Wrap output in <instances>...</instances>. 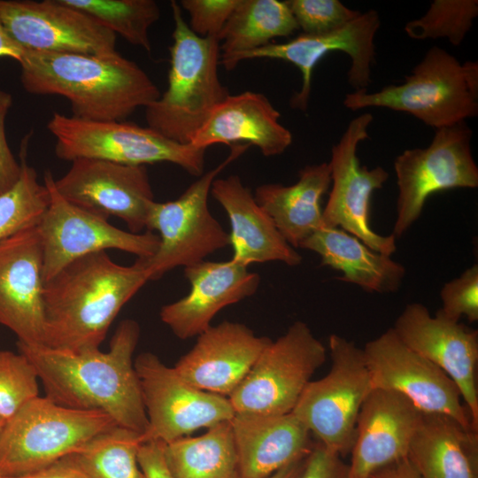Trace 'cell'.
Returning <instances> with one entry per match:
<instances>
[{"mask_svg":"<svg viewBox=\"0 0 478 478\" xmlns=\"http://www.w3.org/2000/svg\"><path fill=\"white\" fill-rule=\"evenodd\" d=\"M140 326L131 319L117 327L107 351H72L18 343L36 369L45 397L65 407L98 410L115 423L143 435L148 419L133 355Z\"/></svg>","mask_w":478,"mask_h":478,"instance_id":"6da1fadb","label":"cell"},{"mask_svg":"<svg viewBox=\"0 0 478 478\" xmlns=\"http://www.w3.org/2000/svg\"><path fill=\"white\" fill-rule=\"evenodd\" d=\"M472 135L466 121L436 129L428 147L405 150L395 158L398 197L392 235L396 239L420 218L432 194L478 187V167L471 150Z\"/></svg>","mask_w":478,"mask_h":478,"instance_id":"8fae6325","label":"cell"},{"mask_svg":"<svg viewBox=\"0 0 478 478\" xmlns=\"http://www.w3.org/2000/svg\"><path fill=\"white\" fill-rule=\"evenodd\" d=\"M343 104L351 111L382 107L407 112L436 129L450 127L478 115V62L461 63L433 46L402 84L374 93L355 90Z\"/></svg>","mask_w":478,"mask_h":478,"instance_id":"5b68a950","label":"cell"},{"mask_svg":"<svg viewBox=\"0 0 478 478\" xmlns=\"http://www.w3.org/2000/svg\"><path fill=\"white\" fill-rule=\"evenodd\" d=\"M4 424H5V421L3 420L2 419H0V433H1V431H2V429H3V428H4Z\"/></svg>","mask_w":478,"mask_h":478,"instance_id":"7dc6e473","label":"cell"},{"mask_svg":"<svg viewBox=\"0 0 478 478\" xmlns=\"http://www.w3.org/2000/svg\"><path fill=\"white\" fill-rule=\"evenodd\" d=\"M367 478H419L407 458L387 465L372 473Z\"/></svg>","mask_w":478,"mask_h":478,"instance_id":"ee69618b","label":"cell"},{"mask_svg":"<svg viewBox=\"0 0 478 478\" xmlns=\"http://www.w3.org/2000/svg\"><path fill=\"white\" fill-rule=\"evenodd\" d=\"M173 20L167 88L146 106L148 127L165 137L189 144L212 111L229 96L219 77L220 46L217 37L191 31L182 9L171 1Z\"/></svg>","mask_w":478,"mask_h":478,"instance_id":"277c9868","label":"cell"},{"mask_svg":"<svg viewBox=\"0 0 478 478\" xmlns=\"http://www.w3.org/2000/svg\"><path fill=\"white\" fill-rule=\"evenodd\" d=\"M240 478H267L304 458L315 443L292 413H235L230 420Z\"/></svg>","mask_w":478,"mask_h":478,"instance_id":"cb8c5ba5","label":"cell"},{"mask_svg":"<svg viewBox=\"0 0 478 478\" xmlns=\"http://www.w3.org/2000/svg\"><path fill=\"white\" fill-rule=\"evenodd\" d=\"M280 112L261 93L244 91L227 96L210 114L190 144L207 149L215 144L255 145L266 157L282 154L292 134L279 121Z\"/></svg>","mask_w":478,"mask_h":478,"instance_id":"484cf974","label":"cell"},{"mask_svg":"<svg viewBox=\"0 0 478 478\" xmlns=\"http://www.w3.org/2000/svg\"><path fill=\"white\" fill-rule=\"evenodd\" d=\"M129 43L150 52V27L160 18L154 0H62Z\"/></svg>","mask_w":478,"mask_h":478,"instance_id":"d6a6232c","label":"cell"},{"mask_svg":"<svg viewBox=\"0 0 478 478\" xmlns=\"http://www.w3.org/2000/svg\"><path fill=\"white\" fill-rule=\"evenodd\" d=\"M32 132L20 143V175L9 190L0 194V241L38 225L49 203L48 188L38 182L37 173L27 162L28 142Z\"/></svg>","mask_w":478,"mask_h":478,"instance_id":"836d02e7","label":"cell"},{"mask_svg":"<svg viewBox=\"0 0 478 478\" xmlns=\"http://www.w3.org/2000/svg\"><path fill=\"white\" fill-rule=\"evenodd\" d=\"M407 459L419 478H477L478 432L450 416L422 412Z\"/></svg>","mask_w":478,"mask_h":478,"instance_id":"4316f807","label":"cell"},{"mask_svg":"<svg viewBox=\"0 0 478 478\" xmlns=\"http://www.w3.org/2000/svg\"><path fill=\"white\" fill-rule=\"evenodd\" d=\"M189 292L160 309V320L178 338L197 336L224 307L255 294L260 276L234 259L201 261L184 267Z\"/></svg>","mask_w":478,"mask_h":478,"instance_id":"44dd1931","label":"cell"},{"mask_svg":"<svg viewBox=\"0 0 478 478\" xmlns=\"http://www.w3.org/2000/svg\"><path fill=\"white\" fill-rule=\"evenodd\" d=\"M330 184V167L323 162L303 167L293 185L258 186L254 197L288 243L299 248L307 237L322 227L320 202Z\"/></svg>","mask_w":478,"mask_h":478,"instance_id":"f1b7e54d","label":"cell"},{"mask_svg":"<svg viewBox=\"0 0 478 478\" xmlns=\"http://www.w3.org/2000/svg\"><path fill=\"white\" fill-rule=\"evenodd\" d=\"M307 455L284 466L267 478H297L304 467Z\"/></svg>","mask_w":478,"mask_h":478,"instance_id":"bcb514c9","label":"cell"},{"mask_svg":"<svg viewBox=\"0 0 478 478\" xmlns=\"http://www.w3.org/2000/svg\"><path fill=\"white\" fill-rule=\"evenodd\" d=\"M421 413L405 396L373 389L358 415L350 478H367L377 469L407 458Z\"/></svg>","mask_w":478,"mask_h":478,"instance_id":"603a6c76","label":"cell"},{"mask_svg":"<svg viewBox=\"0 0 478 478\" xmlns=\"http://www.w3.org/2000/svg\"><path fill=\"white\" fill-rule=\"evenodd\" d=\"M43 255L37 226L0 241V324L18 343H44Z\"/></svg>","mask_w":478,"mask_h":478,"instance_id":"ffe728a7","label":"cell"},{"mask_svg":"<svg viewBox=\"0 0 478 478\" xmlns=\"http://www.w3.org/2000/svg\"><path fill=\"white\" fill-rule=\"evenodd\" d=\"M54 182L70 203L107 219L117 217L132 233L145 229L148 208L155 201L146 166L77 158Z\"/></svg>","mask_w":478,"mask_h":478,"instance_id":"ac0fdd59","label":"cell"},{"mask_svg":"<svg viewBox=\"0 0 478 478\" xmlns=\"http://www.w3.org/2000/svg\"><path fill=\"white\" fill-rule=\"evenodd\" d=\"M163 455L173 478H240L230 420L164 443Z\"/></svg>","mask_w":478,"mask_h":478,"instance_id":"f546056e","label":"cell"},{"mask_svg":"<svg viewBox=\"0 0 478 478\" xmlns=\"http://www.w3.org/2000/svg\"><path fill=\"white\" fill-rule=\"evenodd\" d=\"M54 181L52 173L45 171L43 183L50 192V203L37 225L44 282L69 263L91 253L115 249L139 258L156 253L159 245L157 234L149 230L132 233L112 226L107 218L65 199Z\"/></svg>","mask_w":478,"mask_h":478,"instance_id":"7c38bea8","label":"cell"},{"mask_svg":"<svg viewBox=\"0 0 478 478\" xmlns=\"http://www.w3.org/2000/svg\"><path fill=\"white\" fill-rule=\"evenodd\" d=\"M297 478H350L349 465L336 451L317 442Z\"/></svg>","mask_w":478,"mask_h":478,"instance_id":"ab89813d","label":"cell"},{"mask_svg":"<svg viewBox=\"0 0 478 478\" xmlns=\"http://www.w3.org/2000/svg\"><path fill=\"white\" fill-rule=\"evenodd\" d=\"M445 317L459 321L466 317L469 322L478 320V266L466 268L458 278L447 281L440 291Z\"/></svg>","mask_w":478,"mask_h":478,"instance_id":"74e56055","label":"cell"},{"mask_svg":"<svg viewBox=\"0 0 478 478\" xmlns=\"http://www.w3.org/2000/svg\"><path fill=\"white\" fill-rule=\"evenodd\" d=\"M297 30L299 27L285 1L239 0L218 36L220 60L255 50Z\"/></svg>","mask_w":478,"mask_h":478,"instance_id":"4dcf8cb0","label":"cell"},{"mask_svg":"<svg viewBox=\"0 0 478 478\" xmlns=\"http://www.w3.org/2000/svg\"><path fill=\"white\" fill-rule=\"evenodd\" d=\"M164 443H143L138 451V462L146 478H173L168 471L163 455Z\"/></svg>","mask_w":478,"mask_h":478,"instance_id":"b9f144b4","label":"cell"},{"mask_svg":"<svg viewBox=\"0 0 478 478\" xmlns=\"http://www.w3.org/2000/svg\"><path fill=\"white\" fill-rule=\"evenodd\" d=\"M38 374L22 353L0 350V419L5 422L38 397Z\"/></svg>","mask_w":478,"mask_h":478,"instance_id":"d590c367","label":"cell"},{"mask_svg":"<svg viewBox=\"0 0 478 478\" xmlns=\"http://www.w3.org/2000/svg\"><path fill=\"white\" fill-rule=\"evenodd\" d=\"M302 34L322 35L335 31L361 14L338 0H286Z\"/></svg>","mask_w":478,"mask_h":478,"instance_id":"8d00e7d4","label":"cell"},{"mask_svg":"<svg viewBox=\"0 0 478 478\" xmlns=\"http://www.w3.org/2000/svg\"><path fill=\"white\" fill-rule=\"evenodd\" d=\"M328 347L329 372L307 383L291 412L317 442L343 458L351 454L358 415L372 386L362 349L335 334Z\"/></svg>","mask_w":478,"mask_h":478,"instance_id":"9c48e42d","label":"cell"},{"mask_svg":"<svg viewBox=\"0 0 478 478\" xmlns=\"http://www.w3.org/2000/svg\"><path fill=\"white\" fill-rule=\"evenodd\" d=\"M249 144L230 146L227 157L212 170L204 173L175 200L153 201L146 217V230L158 231L159 245L156 253L142 258L150 281L161 278L178 266L187 267L230 244L229 234L212 215L208 197L213 181L229 164L242 156Z\"/></svg>","mask_w":478,"mask_h":478,"instance_id":"52a82bcc","label":"cell"},{"mask_svg":"<svg viewBox=\"0 0 478 478\" xmlns=\"http://www.w3.org/2000/svg\"><path fill=\"white\" fill-rule=\"evenodd\" d=\"M381 26L379 14L369 10L343 27L322 35L300 34L281 43L271 42L252 51L220 60L227 70L241 61L268 58L289 62L301 72L302 85L290 99L293 109L306 111L315 66L328 53L335 50L348 54L351 64L347 73L348 83L355 90L367 89L372 81V66L375 64V35Z\"/></svg>","mask_w":478,"mask_h":478,"instance_id":"2e32d148","label":"cell"},{"mask_svg":"<svg viewBox=\"0 0 478 478\" xmlns=\"http://www.w3.org/2000/svg\"><path fill=\"white\" fill-rule=\"evenodd\" d=\"M392 328L405 345L455 382L478 431L477 330L445 317L438 310L432 316L420 303L408 304Z\"/></svg>","mask_w":478,"mask_h":478,"instance_id":"d6986e66","label":"cell"},{"mask_svg":"<svg viewBox=\"0 0 478 478\" xmlns=\"http://www.w3.org/2000/svg\"><path fill=\"white\" fill-rule=\"evenodd\" d=\"M23 50L10 37L0 19V57L12 58L19 62Z\"/></svg>","mask_w":478,"mask_h":478,"instance_id":"f6af8a7d","label":"cell"},{"mask_svg":"<svg viewBox=\"0 0 478 478\" xmlns=\"http://www.w3.org/2000/svg\"><path fill=\"white\" fill-rule=\"evenodd\" d=\"M148 281L139 258L122 266L98 251L69 263L43 285V344L72 351L99 349L121 308Z\"/></svg>","mask_w":478,"mask_h":478,"instance_id":"7a4b0ae2","label":"cell"},{"mask_svg":"<svg viewBox=\"0 0 478 478\" xmlns=\"http://www.w3.org/2000/svg\"><path fill=\"white\" fill-rule=\"evenodd\" d=\"M239 0H181L179 4L189 16V27L200 37H217Z\"/></svg>","mask_w":478,"mask_h":478,"instance_id":"f35d334b","label":"cell"},{"mask_svg":"<svg viewBox=\"0 0 478 478\" xmlns=\"http://www.w3.org/2000/svg\"><path fill=\"white\" fill-rule=\"evenodd\" d=\"M11 478H89L78 465L66 456L36 472Z\"/></svg>","mask_w":478,"mask_h":478,"instance_id":"7bdbcfd3","label":"cell"},{"mask_svg":"<svg viewBox=\"0 0 478 478\" xmlns=\"http://www.w3.org/2000/svg\"><path fill=\"white\" fill-rule=\"evenodd\" d=\"M362 350L372 389L397 392L421 412L450 416L464 428L478 432L455 382L405 345L392 328L367 342Z\"/></svg>","mask_w":478,"mask_h":478,"instance_id":"9a60e30c","label":"cell"},{"mask_svg":"<svg viewBox=\"0 0 478 478\" xmlns=\"http://www.w3.org/2000/svg\"><path fill=\"white\" fill-rule=\"evenodd\" d=\"M271 341L243 323L225 320L197 335L173 367L194 387L228 397Z\"/></svg>","mask_w":478,"mask_h":478,"instance_id":"7402d4cb","label":"cell"},{"mask_svg":"<svg viewBox=\"0 0 478 478\" xmlns=\"http://www.w3.org/2000/svg\"><path fill=\"white\" fill-rule=\"evenodd\" d=\"M477 16V0H434L427 12L407 22L404 30L414 40L446 38L459 46Z\"/></svg>","mask_w":478,"mask_h":478,"instance_id":"e575fe53","label":"cell"},{"mask_svg":"<svg viewBox=\"0 0 478 478\" xmlns=\"http://www.w3.org/2000/svg\"><path fill=\"white\" fill-rule=\"evenodd\" d=\"M327 350L308 325L295 321L271 341L228 397L235 413L280 415L292 412Z\"/></svg>","mask_w":478,"mask_h":478,"instance_id":"30bf717a","label":"cell"},{"mask_svg":"<svg viewBox=\"0 0 478 478\" xmlns=\"http://www.w3.org/2000/svg\"><path fill=\"white\" fill-rule=\"evenodd\" d=\"M143 435L114 426L68 455L89 478H146L138 462Z\"/></svg>","mask_w":478,"mask_h":478,"instance_id":"1f68e13d","label":"cell"},{"mask_svg":"<svg viewBox=\"0 0 478 478\" xmlns=\"http://www.w3.org/2000/svg\"><path fill=\"white\" fill-rule=\"evenodd\" d=\"M0 478H4V477H3L2 475H0Z\"/></svg>","mask_w":478,"mask_h":478,"instance_id":"c3c4849f","label":"cell"},{"mask_svg":"<svg viewBox=\"0 0 478 478\" xmlns=\"http://www.w3.org/2000/svg\"><path fill=\"white\" fill-rule=\"evenodd\" d=\"M299 248L317 253L321 266L342 272L338 280L356 284L368 292H395L405 275V266L391 256L372 250L338 227L318 229Z\"/></svg>","mask_w":478,"mask_h":478,"instance_id":"83f0119b","label":"cell"},{"mask_svg":"<svg viewBox=\"0 0 478 478\" xmlns=\"http://www.w3.org/2000/svg\"><path fill=\"white\" fill-rule=\"evenodd\" d=\"M12 104V96L0 89V194L15 185L20 175V163L13 156L5 135V119Z\"/></svg>","mask_w":478,"mask_h":478,"instance_id":"60d3db41","label":"cell"},{"mask_svg":"<svg viewBox=\"0 0 478 478\" xmlns=\"http://www.w3.org/2000/svg\"><path fill=\"white\" fill-rule=\"evenodd\" d=\"M134 366L148 419L143 443H168L234 417L227 397L194 387L154 353H140Z\"/></svg>","mask_w":478,"mask_h":478,"instance_id":"4fadbf2b","label":"cell"},{"mask_svg":"<svg viewBox=\"0 0 478 478\" xmlns=\"http://www.w3.org/2000/svg\"><path fill=\"white\" fill-rule=\"evenodd\" d=\"M211 193L230 221L232 259L245 266L270 261L297 266L302 262L301 255L284 239L238 175L216 178Z\"/></svg>","mask_w":478,"mask_h":478,"instance_id":"d4e9b609","label":"cell"},{"mask_svg":"<svg viewBox=\"0 0 478 478\" xmlns=\"http://www.w3.org/2000/svg\"><path fill=\"white\" fill-rule=\"evenodd\" d=\"M0 19L22 50L112 57L116 35L62 0H0Z\"/></svg>","mask_w":478,"mask_h":478,"instance_id":"e0dca14e","label":"cell"},{"mask_svg":"<svg viewBox=\"0 0 478 478\" xmlns=\"http://www.w3.org/2000/svg\"><path fill=\"white\" fill-rule=\"evenodd\" d=\"M19 63L27 92L66 98L72 116L81 120L122 121L161 95L150 76L120 53L100 57L23 50Z\"/></svg>","mask_w":478,"mask_h":478,"instance_id":"3957f363","label":"cell"},{"mask_svg":"<svg viewBox=\"0 0 478 478\" xmlns=\"http://www.w3.org/2000/svg\"><path fill=\"white\" fill-rule=\"evenodd\" d=\"M374 120L370 112L354 118L338 143L331 149V190L322 210V227H338L354 235L372 250L391 256L397 251L396 237L377 234L370 226L373 193L382 189L389 173L382 166H360L358 144L368 139Z\"/></svg>","mask_w":478,"mask_h":478,"instance_id":"5bb4252c","label":"cell"},{"mask_svg":"<svg viewBox=\"0 0 478 478\" xmlns=\"http://www.w3.org/2000/svg\"><path fill=\"white\" fill-rule=\"evenodd\" d=\"M116 425L102 411L68 408L38 396L0 433V475L19 477L41 470Z\"/></svg>","mask_w":478,"mask_h":478,"instance_id":"8992f818","label":"cell"},{"mask_svg":"<svg viewBox=\"0 0 478 478\" xmlns=\"http://www.w3.org/2000/svg\"><path fill=\"white\" fill-rule=\"evenodd\" d=\"M47 128L56 139L55 154L61 160L96 158L128 166L168 162L194 176L204 173L206 149L172 141L148 126L54 112Z\"/></svg>","mask_w":478,"mask_h":478,"instance_id":"ba28073f","label":"cell"}]
</instances>
